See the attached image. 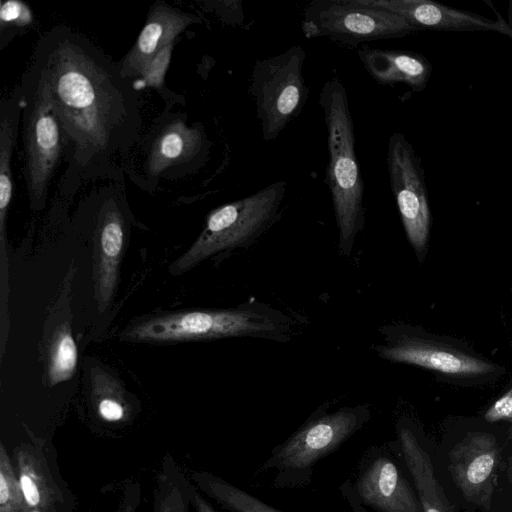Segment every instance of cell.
Returning a JSON list of instances; mask_svg holds the SVG:
<instances>
[{
    "instance_id": "6da1fadb",
    "label": "cell",
    "mask_w": 512,
    "mask_h": 512,
    "mask_svg": "<svg viewBox=\"0 0 512 512\" xmlns=\"http://www.w3.org/2000/svg\"><path fill=\"white\" fill-rule=\"evenodd\" d=\"M41 72L65 136L69 177L97 178L128 151L140 126L137 90L84 35L57 26L39 39Z\"/></svg>"
},
{
    "instance_id": "7a4b0ae2",
    "label": "cell",
    "mask_w": 512,
    "mask_h": 512,
    "mask_svg": "<svg viewBox=\"0 0 512 512\" xmlns=\"http://www.w3.org/2000/svg\"><path fill=\"white\" fill-rule=\"evenodd\" d=\"M319 104L324 115L329 156L325 182L338 228V248L342 255L349 256L365 226L364 181L356 156L348 95L338 77L324 83Z\"/></svg>"
},
{
    "instance_id": "3957f363",
    "label": "cell",
    "mask_w": 512,
    "mask_h": 512,
    "mask_svg": "<svg viewBox=\"0 0 512 512\" xmlns=\"http://www.w3.org/2000/svg\"><path fill=\"white\" fill-rule=\"evenodd\" d=\"M292 321L280 310L250 299L234 308L190 310L147 318L130 325L122 339L134 342L206 341L252 337L288 342Z\"/></svg>"
},
{
    "instance_id": "277c9868",
    "label": "cell",
    "mask_w": 512,
    "mask_h": 512,
    "mask_svg": "<svg viewBox=\"0 0 512 512\" xmlns=\"http://www.w3.org/2000/svg\"><path fill=\"white\" fill-rule=\"evenodd\" d=\"M371 417L369 404L343 406L332 412L322 406L271 451L259 471L273 475L274 487H304L311 480L313 467L363 428Z\"/></svg>"
},
{
    "instance_id": "5b68a950",
    "label": "cell",
    "mask_w": 512,
    "mask_h": 512,
    "mask_svg": "<svg viewBox=\"0 0 512 512\" xmlns=\"http://www.w3.org/2000/svg\"><path fill=\"white\" fill-rule=\"evenodd\" d=\"M443 477L467 512H498L507 444L487 431H467L435 444Z\"/></svg>"
},
{
    "instance_id": "8992f818",
    "label": "cell",
    "mask_w": 512,
    "mask_h": 512,
    "mask_svg": "<svg viewBox=\"0 0 512 512\" xmlns=\"http://www.w3.org/2000/svg\"><path fill=\"white\" fill-rule=\"evenodd\" d=\"M286 190L287 182L280 180L212 210L198 238L170 272L181 274L216 254L252 245L277 221Z\"/></svg>"
},
{
    "instance_id": "52a82bcc",
    "label": "cell",
    "mask_w": 512,
    "mask_h": 512,
    "mask_svg": "<svg viewBox=\"0 0 512 512\" xmlns=\"http://www.w3.org/2000/svg\"><path fill=\"white\" fill-rule=\"evenodd\" d=\"M19 90L26 187L31 207L42 210L50 180L65 149V136L52 107L46 82L33 62L24 74Z\"/></svg>"
},
{
    "instance_id": "ba28073f",
    "label": "cell",
    "mask_w": 512,
    "mask_h": 512,
    "mask_svg": "<svg viewBox=\"0 0 512 512\" xmlns=\"http://www.w3.org/2000/svg\"><path fill=\"white\" fill-rule=\"evenodd\" d=\"M305 58L303 47L292 45L278 55L257 60L252 68L249 92L265 141L276 139L300 115L307 101Z\"/></svg>"
},
{
    "instance_id": "9c48e42d",
    "label": "cell",
    "mask_w": 512,
    "mask_h": 512,
    "mask_svg": "<svg viewBox=\"0 0 512 512\" xmlns=\"http://www.w3.org/2000/svg\"><path fill=\"white\" fill-rule=\"evenodd\" d=\"M301 29L307 39L324 37L351 48L418 31L401 16L359 0H313L304 8Z\"/></svg>"
},
{
    "instance_id": "30bf717a",
    "label": "cell",
    "mask_w": 512,
    "mask_h": 512,
    "mask_svg": "<svg viewBox=\"0 0 512 512\" xmlns=\"http://www.w3.org/2000/svg\"><path fill=\"white\" fill-rule=\"evenodd\" d=\"M387 168L406 236L421 256L426 250L431 221L426 185L420 160L400 132L392 133L388 139Z\"/></svg>"
},
{
    "instance_id": "8fae6325",
    "label": "cell",
    "mask_w": 512,
    "mask_h": 512,
    "mask_svg": "<svg viewBox=\"0 0 512 512\" xmlns=\"http://www.w3.org/2000/svg\"><path fill=\"white\" fill-rule=\"evenodd\" d=\"M387 445L410 476L423 512H467L442 475L435 444L415 424L400 418Z\"/></svg>"
},
{
    "instance_id": "7c38bea8",
    "label": "cell",
    "mask_w": 512,
    "mask_h": 512,
    "mask_svg": "<svg viewBox=\"0 0 512 512\" xmlns=\"http://www.w3.org/2000/svg\"><path fill=\"white\" fill-rule=\"evenodd\" d=\"M352 486L359 501L376 512H423L410 476L387 443L363 454Z\"/></svg>"
},
{
    "instance_id": "4fadbf2b",
    "label": "cell",
    "mask_w": 512,
    "mask_h": 512,
    "mask_svg": "<svg viewBox=\"0 0 512 512\" xmlns=\"http://www.w3.org/2000/svg\"><path fill=\"white\" fill-rule=\"evenodd\" d=\"M381 342L373 345L377 356L445 374L471 376L489 372L492 366L458 350L437 344L404 325L380 327Z\"/></svg>"
},
{
    "instance_id": "5bb4252c",
    "label": "cell",
    "mask_w": 512,
    "mask_h": 512,
    "mask_svg": "<svg viewBox=\"0 0 512 512\" xmlns=\"http://www.w3.org/2000/svg\"><path fill=\"white\" fill-rule=\"evenodd\" d=\"M361 3L397 14L417 30L495 31L512 37L504 22L460 11L430 0H359Z\"/></svg>"
},
{
    "instance_id": "9a60e30c",
    "label": "cell",
    "mask_w": 512,
    "mask_h": 512,
    "mask_svg": "<svg viewBox=\"0 0 512 512\" xmlns=\"http://www.w3.org/2000/svg\"><path fill=\"white\" fill-rule=\"evenodd\" d=\"M197 20L195 15L156 2L135 44L119 63L122 74L129 80L138 78L145 65L163 47L174 43L177 36Z\"/></svg>"
},
{
    "instance_id": "2e32d148",
    "label": "cell",
    "mask_w": 512,
    "mask_h": 512,
    "mask_svg": "<svg viewBox=\"0 0 512 512\" xmlns=\"http://www.w3.org/2000/svg\"><path fill=\"white\" fill-rule=\"evenodd\" d=\"M126 235V223L115 198L102 205L97 230L95 288L98 304L105 309L113 300Z\"/></svg>"
},
{
    "instance_id": "e0dca14e",
    "label": "cell",
    "mask_w": 512,
    "mask_h": 512,
    "mask_svg": "<svg viewBox=\"0 0 512 512\" xmlns=\"http://www.w3.org/2000/svg\"><path fill=\"white\" fill-rule=\"evenodd\" d=\"M208 139L200 126H188L174 119L163 125L155 136L146 159V172L160 177L169 169L190 164L208 152Z\"/></svg>"
},
{
    "instance_id": "ac0fdd59",
    "label": "cell",
    "mask_w": 512,
    "mask_h": 512,
    "mask_svg": "<svg viewBox=\"0 0 512 512\" xmlns=\"http://www.w3.org/2000/svg\"><path fill=\"white\" fill-rule=\"evenodd\" d=\"M357 55L368 74L381 85L403 83L415 91H421L432 72L430 62L414 52L364 45L357 48Z\"/></svg>"
},
{
    "instance_id": "d6986e66",
    "label": "cell",
    "mask_w": 512,
    "mask_h": 512,
    "mask_svg": "<svg viewBox=\"0 0 512 512\" xmlns=\"http://www.w3.org/2000/svg\"><path fill=\"white\" fill-rule=\"evenodd\" d=\"M15 460L23 495L21 512H58L62 494L40 449L21 444L15 450Z\"/></svg>"
},
{
    "instance_id": "ffe728a7",
    "label": "cell",
    "mask_w": 512,
    "mask_h": 512,
    "mask_svg": "<svg viewBox=\"0 0 512 512\" xmlns=\"http://www.w3.org/2000/svg\"><path fill=\"white\" fill-rule=\"evenodd\" d=\"M196 485L228 512H289L208 472L193 474ZM340 492L349 506L347 512H370L357 498L351 481L344 482Z\"/></svg>"
},
{
    "instance_id": "44dd1931",
    "label": "cell",
    "mask_w": 512,
    "mask_h": 512,
    "mask_svg": "<svg viewBox=\"0 0 512 512\" xmlns=\"http://www.w3.org/2000/svg\"><path fill=\"white\" fill-rule=\"evenodd\" d=\"M22 114L19 87L0 108V239L4 246L5 220L13 194L12 154Z\"/></svg>"
},
{
    "instance_id": "7402d4cb",
    "label": "cell",
    "mask_w": 512,
    "mask_h": 512,
    "mask_svg": "<svg viewBox=\"0 0 512 512\" xmlns=\"http://www.w3.org/2000/svg\"><path fill=\"white\" fill-rule=\"evenodd\" d=\"M91 398L97 414L107 422L123 421L130 413L123 387L100 368L91 373Z\"/></svg>"
},
{
    "instance_id": "603a6c76",
    "label": "cell",
    "mask_w": 512,
    "mask_h": 512,
    "mask_svg": "<svg viewBox=\"0 0 512 512\" xmlns=\"http://www.w3.org/2000/svg\"><path fill=\"white\" fill-rule=\"evenodd\" d=\"M78 350L68 324L62 323L55 330L48 354V381L56 385L68 381L75 373Z\"/></svg>"
},
{
    "instance_id": "cb8c5ba5",
    "label": "cell",
    "mask_w": 512,
    "mask_h": 512,
    "mask_svg": "<svg viewBox=\"0 0 512 512\" xmlns=\"http://www.w3.org/2000/svg\"><path fill=\"white\" fill-rule=\"evenodd\" d=\"M23 495L8 453L0 444V512H21Z\"/></svg>"
},
{
    "instance_id": "d4e9b609",
    "label": "cell",
    "mask_w": 512,
    "mask_h": 512,
    "mask_svg": "<svg viewBox=\"0 0 512 512\" xmlns=\"http://www.w3.org/2000/svg\"><path fill=\"white\" fill-rule=\"evenodd\" d=\"M173 45L163 47L143 68L138 78L132 81L136 90L151 87L160 89L169 67Z\"/></svg>"
},
{
    "instance_id": "484cf974",
    "label": "cell",
    "mask_w": 512,
    "mask_h": 512,
    "mask_svg": "<svg viewBox=\"0 0 512 512\" xmlns=\"http://www.w3.org/2000/svg\"><path fill=\"white\" fill-rule=\"evenodd\" d=\"M33 22L30 7L20 0L3 1L0 9L1 35L8 29L24 28Z\"/></svg>"
},
{
    "instance_id": "4316f807",
    "label": "cell",
    "mask_w": 512,
    "mask_h": 512,
    "mask_svg": "<svg viewBox=\"0 0 512 512\" xmlns=\"http://www.w3.org/2000/svg\"><path fill=\"white\" fill-rule=\"evenodd\" d=\"M159 512H186L184 498L178 486L168 485L162 491Z\"/></svg>"
},
{
    "instance_id": "83f0119b",
    "label": "cell",
    "mask_w": 512,
    "mask_h": 512,
    "mask_svg": "<svg viewBox=\"0 0 512 512\" xmlns=\"http://www.w3.org/2000/svg\"><path fill=\"white\" fill-rule=\"evenodd\" d=\"M484 418L489 423L501 420L512 421V389L493 403Z\"/></svg>"
},
{
    "instance_id": "f1b7e54d",
    "label": "cell",
    "mask_w": 512,
    "mask_h": 512,
    "mask_svg": "<svg viewBox=\"0 0 512 512\" xmlns=\"http://www.w3.org/2000/svg\"><path fill=\"white\" fill-rule=\"evenodd\" d=\"M191 499L196 512H217L199 493L192 491Z\"/></svg>"
},
{
    "instance_id": "f546056e",
    "label": "cell",
    "mask_w": 512,
    "mask_h": 512,
    "mask_svg": "<svg viewBox=\"0 0 512 512\" xmlns=\"http://www.w3.org/2000/svg\"><path fill=\"white\" fill-rule=\"evenodd\" d=\"M118 512H136L135 511V504L130 502V501H128V500H126L122 504V506H121V508H120V510Z\"/></svg>"
}]
</instances>
